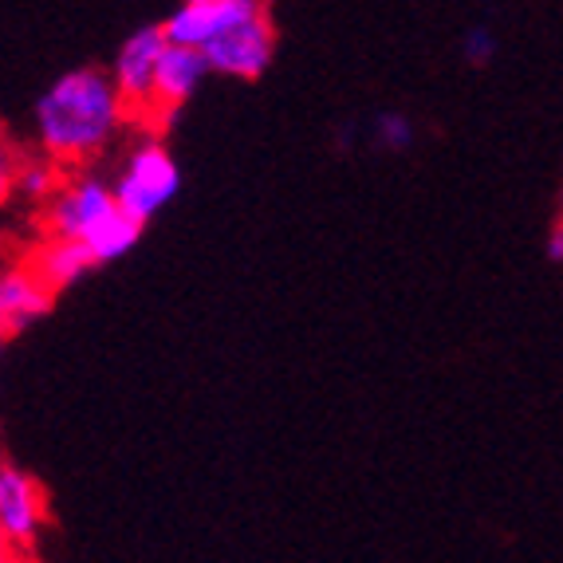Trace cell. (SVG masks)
I'll list each match as a JSON object with an SVG mask.
<instances>
[{
	"label": "cell",
	"mask_w": 563,
	"mask_h": 563,
	"mask_svg": "<svg viewBox=\"0 0 563 563\" xmlns=\"http://www.w3.org/2000/svg\"><path fill=\"white\" fill-rule=\"evenodd\" d=\"M20 154L16 146H12L9 139H4V131H0V206L16 194V178H20Z\"/></svg>",
	"instance_id": "13"
},
{
	"label": "cell",
	"mask_w": 563,
	"mask_h": 563,
	"mask_svg": "<svg viewBox=\"0 0 563 563\" xmlns=\"http://www.w3.org/2000/svg\"><path fill=\"white\" fill-rule=\"evenodd\" d=\"M209 76H213V67H209L201 47L174 44V40H169L166 52H162L158 79H154V111H151L154 126H158L162 119H169L174 111H181V107L201 91V84H206Z\"/></svg>",
	"instance_id": "7"
},
{
	"label": "cell",
	"mask_w": 563,
	"mask_h": 563,
	"mask_svg": "<svg viewBox=\"0 0 563 563\" xmlns=\"http://www.w3.org/2000/svg\"><path fill=\"white\" fill-rule=\"evenodd\" d=\"M44 233L71 236V241L87 244L99 264H111L139 244L142 221H134L122 209L111 181L79 174V178H67L56 198L44 206Z\"/></svg>",
	"instance_id": "3"
},
{
	"label": "cell",
	"mask_w": 563,
	"mask_h": 563,
	"mask_svg": "<svg viewBox=\"0 0 563 563\" xmlns=\"http://www.w3.org/2000/svg\"><path fill=\"white\" fill-rule=\"evenodd\" d=\"M131 111L122 103L111 71L99 67H71L40 91L32 107L36 146L64 166L91 162L122 134Z\"/></svg>",
	"instance_id": "1"
},
{
	"label": "cell",
	"mask_w": 563,
	"mask_h": 563,
	"mask_svg": "<svg viewBox=\"0 0 563 563\" xmlns=\"http://www.w3.org/2000/svg\"><path fill=\"white\" fill-rule=\"evenodd\" d=\"M497 52H500V40L488 24H473V29L461 36V59L470 67H477V71L497 64Z\"/></svg>",
	"instance_id": "12"
},
{
	"label": "cell",
	"mask_w": 563,
	"mask_h": 563,
	"mask_svg": "<svg viewBox=\"0 0 563 563\" xmlns=\"http://www.w3.org/2000/svg\"><path fill=\"white\" fill-rule=\"evenodd\" d=\"M0 347H4V335H0Z\"/></svg>",
	"instance_id": "16"
},
{
	"label": "cell",
	"mask_w": 563,
	"mask_h": 563,
	"mask_svg": "<svg viewBox=\"0 0 563 563\" xmlns=\"http://www.w3.org/2000/svg\"><path fill=\"white\" fill-rule=\"evenodd\" d=\"M114 194H119L122 209L134 217V221H154L169 201L178 198L181 189V169H178V158L166 151V142L146 134L139 139L126 151L122 158V169L114 174Z\"/></svg>",
	"instance_id": "4"
},
{
	"label": "cell",
	"mask_w": 563,
	"mask_h": 563,
	"mask_svg": "<svg viewBox=\"0 0 563 563\" xmlns=\"http://www.w3.org/2000/svg\"><path fill=\"white\" fill-rule=\"evenodd\" d=\"M16 560H20V555H16V548L9 544V536L0 532V563H16Z\"/></svg>",
	"instance_id": "15"
},
{
	"label": "cell",
	"mask_w": 563,
	"mask_h": 563,
	"mask_svg": "<svg viewBox=\"0 0 563 563\" xmlns=\"http://www.w3.org/2000/svg\"><path fill=\"white\" fill-rule=\"evenodd\" d=\"M166 44H169V36L162 24H142V29H134L131 36L119 44V52H114L111 79H114V87H119L126 111L139 114L142 122H151L154 79H158V64H162Z\"/></svg>",
	"instance_id": "6"
},
{
	"label": "cell",
	"mask_w": 563,
	"mask_h": 563,
	"mask_svg": "<svg viewBox=\"0 0 563 563\" xmlns=\"http://www.w3.org/2000/svg\"><path fill=\"white\" fill-rule=\"evenodd\" d=\"M52 300H56V288L29 261L0 268V335L9 339L29 331L52 311Z\"/></svg>",
	"instance_id": "8"
},
{
	"label": "cell",
	"mask_w": 563,
	"mask_h": 563,
	"mask_svg": "<svg viewBox=\"0 0 563 563\" xmlns=\"http://www.w3.org/2000/svg\"><path fill=\"white\" fill-rule=\"evenodd\" d=\"M544 253H548V261L563 264V225H555L552 233H548V244H544Z\"/></svg>",
	"instance_id": "14"
},
{
	"label": "cell",
	"mask_w": 563,
	"mask_h": 563,
	"mask_svg": "<svg viewBox=\"0 0 563 563\" xmlns=\"http://www.w3.org/2000/svg\"><path fill=\"white\" fill-rule=\"evenodd\" d=\"M174 44L201 47L213 76L261 79L276 59L268 0H181L162 20Z\"/></svg>",
	"instance_id": "2"
},
{
	"label": "cell",
	"mask_w": 563,
	"mask_h": 563,
	"mask_svg": "<svg viewBox=\"0 0 563 563\" xmlns=\"http://www.w3.org/2000/svg\"><path fill=\"white\" fill-rule=\"evenodd\" d=\"M413 119L406 111H378L371 122V139L375 146H383L386 154H406L413 146Z\"/></svg>",
	"instance_id": "11"
},
{
	"label": "cell",
	"mask_w": 563,
	"mask_h": 563,
	"mask_svg": "<svg viewBox=\"0 0 563 563\" xmlns=\"http://www.w3.org/2000/svg\"><path fill=\"white\" fill-rule=\"evenodd\" d=\"M67 181L64 162H56L52 154L40 151V158H24L20 162V178H16V194H24L29 201H52L59 194V186Z\"/></svg>",
	"instance_id": "10"
},
{
	"label": "cell",
	"mask_w": 563,
	"mask_h": 563,
	"mask_svg": "<svg viewBox=\"0 0 563 563\" xmlns=\"http://www.w3.org/2000/svg\"><path fill=\"white\" fill-rule=\"evenodd\" d=\"M52 520L47 488L29 470L0 461V532L9 536L20 560H32L40 552L44 528Z\"/></svg>",
	"instance_id": "5"
},
{
	"label": "cell",
	"mask_w": 563,
	"mask_h": 563,
	"mask_svg": "<svg viewBox=\"0 0 563 563\" xmlns=\"http://www.w3.org/2000/svg\"><path fill=\"white\" fill-rule=\"evenodd\" d=\"M29 264L56 291L71 288V284L84 280L91 268H99V261H95L91 249L79 244V241H71V236H44V244L29 256Z\"/></svg>",
	"instance_id": "9"
}]
</instances>
